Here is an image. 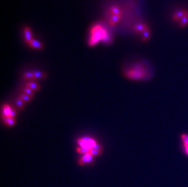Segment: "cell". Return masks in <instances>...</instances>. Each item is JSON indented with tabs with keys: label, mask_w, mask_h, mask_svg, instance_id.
I'll return each instance as SVG.
<instances>
[{
	"label": "cell",
	"mask_w": 188,
	"mask_h": 187,
	"mask_svg": "<svg viewBox=\"0 0 188 187\" xmlns=\"http://www.w3.org/2000/svg\"><path fill=\"white\" fill-rule=\"evenodd\" d=\"M188 24V12L186 13L184 16L181 18V19L180 21L179 25L181 28H184L186 26V25Z\"/></svg>",
	"instance_id": "4fadbf2b"
},
{
	"label": "cell",
	"mask_w": 188,
	"mask_h": 187,
	"mask_svg": "<svg viewBox=\"0 0 188 187\" xmlns=\"http://www.w3.org/2000/svg\"><path fill=\"white\" fill-rule=\"evenodd\" d=\"M151 31L148 28V29H146L142 33V41L143 42H147V41L151 37Z\"/></svg>",
	"instance_id": "8fae6325"
},
{
	"label": "cell",
	"mask_w": 188,
	"mask_h": 187,
	"mask_svg": "<svg viewBox=\"0 0 188 187\" xmlns=\"http://www.w3.org/2000/svg\"><path fill=\"white\" fill-rule=\"evenodd\" d=\"M4 122L7 126H12L15 124V120L14 118H11L10 117H3Z\"/></svg>",
	"instance_id": "7c38bea8"
},
{
	"label": "cell",
	"mask_w": 188,
	"mask_h": 187,
	"mask_svg": "<svg viewBox=\"0 0 188 187\" xmlns=\"http://www.w3.org/2000/svg\"><path fill=\"white\" fill-rule=\"evenodd\" d=\"M90 151V150H88V148H83V147H79V148H77V151L80 154H87V153H89Z\"/></svg>",
	"instance_id": "7402d4cb"
},
{
	"label": "cell",
	"mask_w": 188,
	"mask_h": 187,
	"mask_svg": "<svg viewBox=\"0 0 188 187\" xmlns=\"http://www.w3.org/2000/svg\"><path fill=\"white\" fill-rule=\"evenodd\" d=\"M23 92L25 94H26V95H28L31 97H32V98L34 97V91H32V89H31L30 88H28V87H26L25 88L23 89Z\"/></svg>",
	"instance_id": "d6986e66"
},
{
	"label": "cell",
	"mask_w": 188,
	"mask_h": 187,
	"mask_svg": "<svg viewBox=\"0 0 188 187\" xmlns=\"http://www.w3.org/2000/svg\"><path fill=\"white\" fill-rule=\"evenodd\" d=\"M77 143L80 145V147L86 148L91 150L96 144V142L93 139L89 137H84L83 139H79L77 140Z\"/></svg>",
	"instance_id": "277c9868"
},
{
	"label": "cell",
	"mask_w": 188,
	"mask_h": 187,
	"mask_svg": "<svg viewBox=\"0 0 188 187\" xmlns=\"http://www.w3.org/2000/svg\"><path fill=\"white\" fill-rule=\"evenodd\" d=\"M94 162V156H93L90 152L85 154L79 160V165L80 166L85 165L87 163L92 165Z\"/></svg>",
	"instance_id": "5b68a950"
},
{
	"label": "cell",
	"mask_w": 188,
	"mask_h": 187,
	"mask_svg": "<svg viewBox=\"0 0 188 187\" xmlns=\"http://www.w3.org/2000/svg\"><path fill=\"white\" fill-rule=\"evenodd\" d=\"M27 45H29L31 48L37 50H43L44 49L43 44L40 41L35 39H32Z\"/></svg>",
	"instance_id": "8992f818"
},
{
	"label": "cell",
	"mask_w": 188,
	"mask_h": 187,
	"mask_svg": "<svg viewBox=\"0 0 188 187\" xmlns=\"http://www.w3.org/2000/svg\"><path fill=\"white\" fill-rule=\"evenodd\" d=\"M26 87L30 88L31 89H32L34 91H37L40 90V86L39 85H38L36 83L34 82H29L26 85Z\"/></svg>",
	"instance_id": "9a60e30c"
},
{
	"label": "cell",
	"mask_w": 188,
	"mask_h": 187,
	"mask_svg": "<svg viewBox=\"0 0 188 187\" xmlns=\"http://www.w3.org/2000/svg\"><path fill=\"white\" fill-rule=\"evenodd\" d=\"M34 79H41V78H45L46 77V74L45 72H41V71H34L33 72Z\"/></svg>",
	"instance_id": "2e32d148"
},
{
	"label": "cell",
	"mask_w": 188,
	"mask_h": 187,
	"mask_svg": "<svg viewBox=\"0 0 188 187\" xmlns=\"http://www.w3.org/2000/svg\"><path fill=\"white\" fill-rule=\"evenodd\" d=\"M110 34L106 28L99 23L94 24L90 29V37L88 45L90 47H94L100 41L105 39Z\"/></svg>",
	"instance_id": "7a4b0ae2"
},
{
	"label": "cell",
	"mask_w": 188,
	"mask_h": 187,
	"mask_svg": "<svg viewBox=\"0 0 188 187\" xmlns=\"http://www.w3.org/2000/svg\"><path fill=\"white\" fill-rule=\"evenodd\" d=\"M19 98L22 100L23 102L28 103V102H29L32 100V97L29 96V95H26V94H22V95H20Z\"/></svg>",
	"instance_id": "ac0fdd59"
},
{
	"label": "cell",
	"mask_w": 188,
	"mask_h": 187,
	"mask_svg": "<svg viewBox=\"0 0 188 187\" xmlns=\"http://www.w3.org/2000/svg\"><path fill=\"white\" fill-rule=\"evenodd\" d=\"M23 77L25 80L34 79V74H33V72H27L25 73L23 75Z\"/></svg>",
	"instance_id": "ffe728a7"
},
{
	"label": "cell",
	"mask_w": 188,
	"mask_h": 187,
	"mask_svg": "<svg viewBox=\"0 0 188 187\" xmlns=\"http://www.w3.org/2000/svg\"><path fill=\"white\" fill-rule=\"evenodd\" d=\"M124 75L128 79L136 81L149 80L152 76V72L141 63L135 65L125 71Z\"/></svg>",
	"instance_id": "6da1fadb"
},
{
	"label": "cell",
	"mask_w": 188,
	"mask_h": 187,
	"mask_svg": "<svg viewBox=\"0 0 188 187\" xmlns=\"http://www.w3.org/2000/svg\"><path fill=\"white\" fill-rule=\"evenodd\" d=\"M121 18V15H113L109 19V24L111 26H115L116 23H118Z\"/></svg>",
	"instance_id": "9c48e42d"
},
{
	"label": "cell",
	"mask_w": 188,
	"mask_h": 187,
	"mask_svg": "<svg viewBox=\"0 0 188 187\" xmlns=\"http://www.w3.org/2000/svg\"><path fill=\"white\" fill-rule=\"evenodd\" d=\"M92 149H94V150H100V151H102V147L100 146V145L98 143H96L94 146L93 147Z\"/></svg>",
	"instance_id": "cb8c5ba5"
},
{
	"label": "cell",
	"mask_w": 188,
	"mask_h": 187,
	"mask_svg": "<svg viewBox=\"0 0 188 187\" xmlns=\"http://www.w3.org/2000/svg\"><path fill=\"white\" fill-rule=\"evenodd\" d=\"M90 153L93 156H99L102 154V151L100 150H94V149H91L90 151Z\"/></svg>",
	"instance_id": "603a6c76"
},
{
	"label": "cell",
	"mask_w": 188,
	"mask_h": 187,
	"mask_svg": "<svg viewBox=\"0 0 188 187\" xmlns=\"http://www.w3.org/2000/svg\"><path fill=\"white\" fill-rule=\"evenodd\" d=\"M16 110H12V112H10V115H9V117H11V118H14L16 115Z\"/></svg>",
	"instance_id": "d4e9b609"
},
{
	"label": "cell",
	"mask_w": 188,
	"mask_h": 187,
	"mask_svg": "<svg viewBox=\"0 0 188 187\" xmlns=\"http://www.w3.org/2000/svg\"><path fill=\"white\" fill-rule=\"evenodd\" d=\"M12 109L8 105H4L3 108V117H9Z\"/></svg>",
	"instance_id": "5bb4252c"
},
{
	"label": "cell",
	"mask_w": 188,
	"mask_h": 187,
	"mask_svg": "<svg viewBox=\"0 0 188 187\" xmlns=\"http://www.w3.org/2000/svg\"><path fill=\"white\" fill-rule=\"evenodd\" d=\"M110 12L113 15H121V10L120 8L116 6H113L110 8Z\"/></svg>",
	"instance_id": "e0dca14e"
},
{
	"label": "cell",
	"mask_w": 188,
	"mask_h": 187,
	"mask_svg": "<svg viewBox=\"0 0 188 187\" xmlns=\"http://www.w3.org/2000/svg\"><path fill=\"white\" fill-rule=\"evenodd\" d=\"M25 41L26 44H28L29 41H31L33 38L32 32L31 29L29 27H25L23 29Z\"/></svg>",
	"instance_id": "52a82bcc"
},
{
	"label": "cell",
	"mask_w": 188,
	"mask_h": 187,
	"mask_svg": "<svg viewBox=\"0 0 188 187\" xmlns=\"http://www.w3.org/2000/svg\"><path fill=\"white\" fill-rule=\"evenodd\" d=\"M180 140L181 151L186 157H188V133L181 134Z\"/></svg>",
	"instance_id": "3957f363"
},
{
	"label": "cell",
	"mask_w": 188,
	"mask_h": 187,
	"mask_svg": "<svg viewBox=\"0 0 188 187\" xmlns=\"http://www.w3.org/2000/svg\"><path fill=\"white\" fill-rule=\"evenodd\" d=\"M187 12V10H180L177 11L175 13H174V14L172 16V18L174 19V22H178L181 19V18L184 16V15L186 14V13Z\"/></svg>",
	"instance_id": "ba28073f"
},
{
	"label": "cell",
	"mask_w": 188,
	"mask_h": 187,
	"mask_svg": "<svg viewBox=\"0 0 188 187\" xmlns=\"http://www.w3.org/2000/svg\"><path fill=\"white\" fill-rule=\"evenodd\" d=\"M16 105L18 106V107L19 108V109L20 110H23L24 108H25V105H24V102L21 100L19 98H18L16 101Z\"/></svg>",
	"instance_id": "44dd1931"
},
{
	"label": "cell",
	"mask_w": 188,
	"mask_h": 187,
	"mask_svg": "<svg viewBox=\"0 0 188 187\" xmlns=\"http://www.w3.org/2000/svg\"><path fill=\"white\" fill-rule=\"evenodd\" d=\"M148 28V26L143 23H139L135 25L133 28L134 31L136 33H142L146 29Z\"/></svg>",
	"instance_id": "30bf717a"
}]
</instances>
